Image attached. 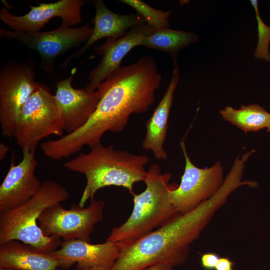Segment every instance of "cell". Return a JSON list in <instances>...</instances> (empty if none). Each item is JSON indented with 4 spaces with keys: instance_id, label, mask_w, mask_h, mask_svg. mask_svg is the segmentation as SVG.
Listing matches in <instances>:
<instances>
[{
    "instance_id": "1",
    "label": "cell",
    "mask_w": 270,
    "mask_h": 270,
    "mask_svg": "<svg viewBox=\"0 0 270 270\" xmlns=\"http://www.w3.org/2000/svg\"><path fill=\"white\" fill-rule=\"evenodd\" d=\"M162 80L152 56L120 66L98 86L100 98L84 125L58 139L41 142L42 151L52 160H60L78 152L85 146H91L100 142L106 132L122 131L132 114L148 110Z\"/></svg>"
},
{
    "instance_id": "2",
    "label": "cell",
    "mask_w": 270,
    "mask_h": 270,
    "mask_svg": "<svg viewBox=\"0 0 270 270\" xmlns=\"http://www.w3.org/2000/svg\"><path fill=\"white\" fill-rule=\"evenodd\" d=\"M234 192V186L224 182L214 196L193 210L176 214L134 242L118 243L120 254L110 270H144L162 262L172 266L184 264L191 244L199 237Z\"/></svg>"
},
{
    "instance_id": "3",
    "label": "cell",
    "mask_w": 270,
    "mask_h": 270,
    "mask_svg": "<svg viewBox=\"0 0 270 270\" xmlns=\"http://www.w3.org/2000/svg\"><path fill=\"white\" fill-rule=\"evenodd\" d=\"M90 148L88 152L80 153L63 164L64 168L86 176V186L78 204L80 206L84 207L88 200L94 198L101 188L121 186L132 194L134 184L144 182L146 172L145 166L150 161L144 154H135L116 150L112 145H103L100 142Z\"/></svg>"
},
{
    "instance_id": "4",
    "label": "cell",
    "mask_w": 270,
    "mask_h": 270,
    "mask_svg": "<svg viewBox=\"0 0 270 270\" xmlns=\"http://www.w3.org/2000/svg\"><path fill=\"white\" fill-rule=\"evenodd\" d=\"M172 174H162L159 165L152 164L146 171L144 182L145 190L134 193V206L128 220L113 228L106 241L120 244L134 242L158 228L178 214L170 199V191L178 185L170 183Z\"/></svg>"
},
{
    "instance_id": "5",
    "label": "cell",
    "mask_w": 270,
    "mask_h": 270,
    "mask_svg": "<svg viewBox=\"0 0 270 270\" xmlns=\"http://www.w3.org/2000/svg\"><path fill=\"white\" fill-rule=\"evenodd\" d=\"M68 190L52 180L44 182L39 192L24 204L0 212V244L20 240L42 251L50 252L60 246L61 239L46 236L38 220L46 208L66 200Z\"/></svg>"
},
{
    "instance_id": "6",
    "label": "cell",
    "mask_w": 270,
    "mask_h": 270,
    "mask_svg": "<svg viewBox=\"0 0 270 270\" xmlns=\"http://www.w3.org/2000/svg\"><path fill=\"white\" fill-rule=\"evenodd\" d=\"M64 131L54 95L41 84L22 106L13 138L22 152H35L42 139L53 135L61 138Z\"/></svg>"
},
{
    "instance_id": "7",
    "label": "cell",
    "mask_w": 270,
    "mask_h": 270,
    "mask_svg": "<svg viewBox=\"0 0 270 270\" xmlns=\"http://www.w3.org/2000/svg\"><path fill=\"white\" fill-rule=\"evenodd\" d=\"M34 62L30 58L19 63L10 61L0 71V124L2 135L11 140L20 110L40 86L35 79Z\"/></svg>"
},
{
    "instance_id": "8",
    "label": "cell",
    "mask_w": 270,
    "mask_h": 270,
    "mask_svg": "<svg viewBox=\"0 0 270 270\" xmlns=\"http://www.w3.org/2000/svg\"><path fill=\"white\" fill-rule=\"evenodd\" d=\"M104 205V201L94 198L86 208L73 203L69 209H66L61 203L56 204L40 214L39 226L47 236L90 242L94 225L103 220Z\"/></svg>"
},
{
    "instance_id": "9",
    "label": "cell",
    "mask_w": 270,
    "mask_h": 270,
    "mask_svg": "<svg viewBox=\"0 0 270 270\" xmlns=\"http://www.w3.org/2000/svg\"><path fill=\"white\" fill-rule=\"evenodd\" d=\"M90 24L72 28L62 22L55 30L38 32H20L0 28V36L38 52L41 58L40 67L50 74L58 56L88 41L93 30Z\"/></svg>"
},
{
    "instance_id": "10",
    "label": "cell",
    "mask_w": 270,
    "mask_h": 270,
    "mask_svg": "<svg viewBox=\"0 0 270 270\" xmlns=\"http://www.w3.org/2000/svg\"><path fill=\"white\" fill-rule=\"evenodd\" d=\"M180 146L185 160L184 170L180 184L170 191V199L178 212L184 214L214 196L224 178L220 162L208 168H199L190 160L184 140Z\"/></svg>"
},
{
    "instance_id": "11",
    "label": "cell",
    "mask_w": 270,
    "mask_h": 270,
    "mask_svg": "<svg viewBox=\"0 0 270 270\" xmlns=\"http://www.w3.org/2000/svg\"><path fill=\"white\" fill-rule=\"evenodd\" d=\"M85 4L83 0H60L51 3L30 4V11L22 16H14L6 8L0 10V20L13 30L20 32H38L52 18L59 17L62 23L70 26L80 24L82 20L81 8Z\"/></svg>"
},
{
    "instance_id": "12",
    "label": "cell",
    "mask_w": 270,
    "mask_h": 270,
    "mask_svg": "<svg viewBox=\"0 0 270 270\" xmlns=\"http://www.w3.org/2000/svg\"><path fill=\"white\" fill-rule=\"evenodd\" d=\"M17 164L12 154L8 172L0 186V212L17 208L33 198L42 184L35 174V152L24 150Z\"/></svg>"
},
{
    "instance_id": "13",
    "label": "cell",
    "mask_w": 270,
    "mask_h": 270,
    "mask_svg": "<svg viewBox=\"0 0 270 270\" xmlns=\"http://www.w3.org/2000/svg\"><path fill=\"white\" fill-rule=\"evenodd\" d=\"M74 74L56 82L54 97L60 110L64 130L76 132L88 121L96 110L100 96L96 90L72 85Z\"/></svg>"
},
{
    "instance_id": "14",
    "label": "cell",
    "mask_w": 270,
    "mask_h": 270,
    "mask_svg": "<svg viewBox=\"0 0 270 270\" xmlns=\"http://www.w3.org/2000/svg\"><path fill=\"white\" fill-rule=\"evenodd\" d=\"M120 248L117 242L106 241L92 244L80 240L62 242L60 247L50 254L58 262V267L68 269L76 264L78 270H90L96 266H113L119 257Z\"/></svg>"
},
{
    "instance_id": "15",
    "label": "cell",
    "mask_w": 270,
    "mask_h": 270,
    "mask_svg": "<svg viewBox=\"0 0 270 270\" xmlns=\"http://www.w3.org/2000/svg\"><path fill=\"white\" fill-rule=\"evenodd\" d=\"M154 29L146 22L128 30L116 40L107 38L102 45L94 48V52L102 58L98 64L90 72L86 87L96 90L100 84L120 68L122 60L134 48Z\"/></svg>"
},
{
    "instance_id": "16",
    "label": "cell",
    "mask_w": 270,
    "mask_h": 270,
    "mask_svg": "<svg viewBox=\"0 0 270 270\" xmlns=\"http://www.w3.org/2000/svg\"><path fill=\"white\" fill-rule=\"evenodd\" d=\"M94 4L96 12L90 23L94 24L92 34L80 48L64 61L60 64L62 68H66L72 60L82 56L96 41L104 38L116 40L134 26L146 22L138 13L120 14L112 12L102 0H94Z\"/></svg>"
},
{
    "instance_id": "17",
    "label": "cell",
    "mask_w": 270,
    "mask_h": 270,
    "mask_svg": "<svg viewBox=\"0 0 270 270\" xmlns=\"http://www.w3.org/2000/svg\"><path fill=\"white\" fill-rule=\"evenodd\" d=\"M173 63L170 82L160 101L146 122V132L142 144L144 150L151 151L154 158L160 160H166L168 158L164 144L167 134L168 120L174 94L180 79L178 62Z\"/></svg>"
},
{
    "instance_id": "18",
    "label": "cell",
    "mask_w": 270,
    "mask_h": 270,
    "mask_svg": "<svg viewBox=\"0 0 270 270\" xmlns=\"http://www.w3.org/2000/svg\"><path fill=\"white\" fill-rule=\"evenodd\" d=\"M58 260L50 252L10 240L0 244V268L12 270H56Z\"/></svg>"
},
{
    "instance_id": "19",
    "label": "cell",
    "mask_w": 270,
    "mask_h": 270,
    "mask_svg": "<svg viewBox=\"0 0 270 270\" xmlns=\"http://www.w3.org/2000/svg\"><path fill=\"white\" fill-rule=\"evenodd\" d=\"M198 40V36L194 32L164 28L154 30L140 42L138 46L166 52L170 56L174 62H177L182 48L196 43Z\"/></svg>"
},
{
    "instance_id": "20",
    "label": "cell",
    "mask_w": 270,
    "mask_h": 270,
    "mask_svg": "<svg viewBox=\"0 0 270 270\" xmlns=\"http://www.w3.org/2000/svg\"><path fill=\"white\" fill-rule=\"evenodd\" d=\"M220 114L224 120L245 132L267 128L270 122V113L256 104L242 105L239 109L228 106Z\"/></svg>"
},
{
    "instance_id": "21",
    "label": "cell",
    "mask_w": 270,
    "mask_h": 270,
    "mask_svg": "<svg viewBox=\"0 0 270 270\" xmlns=\"http://www.w3.org/2000/svg\"><path fill=\"white\" fill-rule=\"evenodd\" d=\"M119 2L135 9L146 23L154 30L168 28L171 10L162 11L154 8L140 0H120Z\"/></svg>"
},
{
    "instance_id": "22",
    "label": "cell",
    "mask_w": 270,
    "mask_h": 270,
    "mask_svg": "<svg viewBox=\"0 0 270 270\" xmlns=\"http://www.w3.org/2000/svg\"><path fill=\"white\" fill-rule=\"evenodd\" d=\"M250 3L256 13L258 32V42L254 50V56L257 59L270 62V26L266 25L262 20L258 10V1L252 0Z\"/></svg>"
},
{
    "instance_id": "23",
    "label": "cell",
    "mask_w": 270,
    "mask_h": 270,
    "mask_svg": "<svg viewBox=\"0 0 270 270\" xmlns=\"http://www.w3.org/2000/svg\"><path fill=\"white\" fill-rule=\"evenodd\" d=\"M220 258L219 255L216 253L206 252L201 256V264L206 270H214Z\"/></svg>"
},
{
    "instance_id": "24",
    "label": "cell",
    "mask_w": 270,
    "mask_h": 270,
    "mask_svg": "<svg viewBox=\"0 0 270 270\" xmlns=\"http://www.w3.org/2000/svg\"><path fill=\"white\" fill-rule=\"evenodd\" d=\"M234 263L228 258H220L215 270H232Z\"/></svg>"
},
{
    "instance_id": "25",
    "label": "cell",
    "mask_w": 270,
    "mask_h": 270,
    "mask_svg": "<svg viewBox=\"0 0 270 270\" xmlns=\"http://www.w3.org/2000/svg\"><path fill=\"white\" fill-rule=\"evenodd\" d=\"M173 266L166 263H159L149 266L144 270H172Z\"/></svg>"
},
{
    "instance_id": "26",
    "label": "cell",
    "mask_w": 270,
    "mask_h": 270,
    "mask_svg": "<svg viewBox=\"0 0 270 270\" xmlns=\"http://www.w3.org/2000/svg\"><path fill=\"white\" fill-rule=\"evenodd\" d=\"M9 150L8 146L3 144H0V160H2L6 156Z\"/></svg>"
},
{
    "instance_id": "27",
    "label": "cell",
    "mask_w": 270,
    "mask_h": 270,
    "mask_svg": "<svg viewBox=\"0 0 270 270\" xmlns=\"http://www.w3.org/2000/svg\"><path fill=\"white\" fill-rule=\"evenodd\" d=\"M110 268L106 266H96L90 269V270H110Z\"/></svg>"
},
{
    "instance_id": "28",
    "label": "cell",
    "mask_w": 270,
    "mask_h": 270,
    "mask_svg": "<svg viewBox=\"0 0 270 270\" xmlns=\"http://www.w3.org/2000/svg\"><path fill=\"white\" fill-rule=\"evenodd\" d=\"M267 130H268V132H270V124H269V125H268V127L267 128Z\"/></svg>"
},
{
    "instance_id": "29",
    "label": "cell",
    "mask_w": 270,
    "mask_h": 270,
    "mask_svg": "<svg viewBox=\"0 0 270 270\" xmlns=\"http://www.w3.org/2000/svg\"><path fill=\"white\" fill-rule=\"evenodd\" d=\"M0 270H12L7 269V268H0Z\"/></svg>"
}]
</instances>
